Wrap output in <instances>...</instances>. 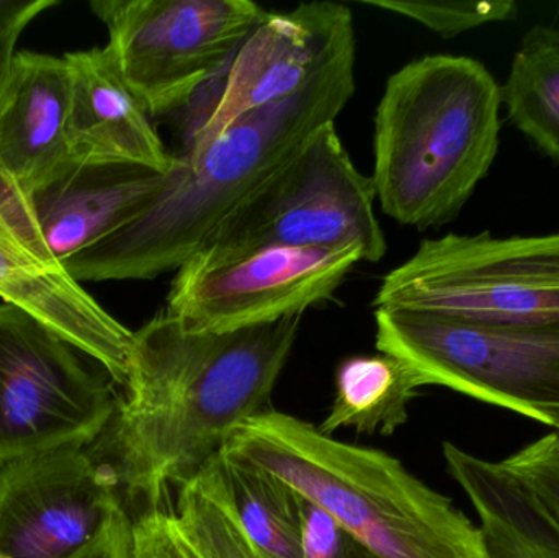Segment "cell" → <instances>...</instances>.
Segmentation results:
<instances>
[{"instance_id": "25", "label": "cell", "mask_w": 559, "mask_h": 558, "mask_svg": "<svg viewBox=\"0 0 559 558\" xmlns=\"http://www.w3.org/2000/svg\"><path fill=\"white\" fill-rule=\"evenodd\" d=\"M58 0H0V95L9 81L15 46L26 26Z\"/></svg>"}, {"instance_id": "10", "label": "cell", "mask_w": 559, "mask_h": 558, "mask_svg": "<svg viewBox=\"0 0 559 558\" xmlns=\"http://www.w3.org/2000/svg\"><path fill=\"white\" fill-rule=\"evenodd\" d=\"M360 249L267 248L177 269L164 311L190 333H231L302 317L334 297Z\"/></svg>"}, {"instance_id": "5", "label": "cell", "mask_w": 559, "mask_h": 558, "mask_svg": "<svg viewBox=\"0 0 559 558\" xmlns=\"http://www.w3.org/2000/svg\"><path fill=\"white\" fill-rule=\"evenodd\" d=\"M374 200L373 180L355 167L335 123H328L246 197L193 256L355 246L365 262H380L388 246Z\"/></svg>"}, {"instance_id": "27", "label": "cell", "mask_w": 559, "mask_h": 558, "mask_svg": "<svg viewBox=\"0 0 559 558\" xmlns=\"http://www.w3.org/2000/svg\"><path fill=\"white\" fill-rule=\"evenodd\" d=\"M537 422L551 426V428L558 429L559 432V406L542 408L540 412H538Z\"/></svg>"}, {"instance_id": "3", "label": "cell", "mask_w": 559, "mask_h": 558, "mask_svg": "<svg viewBox=\"0 0 559 558\" xmlns=\"http://www.w3.org/2000/svg\"><path fill=\"white\" fill-rule=\"evenodd\" d=\"M222 455L292 488L370 558H489L479 527L403 462L305 419L267 409L238 426Z\"/></svg>"}, {"instance_id": "22", "label": "cell", "mask_w": 559, "mask_h": 558, "mask_svg": "<svg viewBox=\"0 0 559 558\" xmlns=\"http://www.w3.org/2000/svg\"><path fill=\"white\" fill-rule=\"evenodd\" d=\"M365 5L388 10L423 23L443 38H455L468 29L488 23L508 22L519 13L518 3L511 0L496 2H411V0H367Z\"/></svg>"}, {"instance_id": "13", "label": "cell", "mask_w": 559, "mask_h": 558, "mask_svg": "<svg viewBox=\"0 0 559 558\" xmlns=\"http://www.w3.org/2000/svg\"><path fill=\"white\" fill-rule=\"evenodd\" d=\"M348 58H355V28L344 3L269 13L233 59L218 100L192 138L212 136L241 115L299 94Z\"/></svg>"}, {"instance_id": "1", "label": "cell", "mask_w": 559, "mask_h": 558, "mask_svg": "<svg viewBox=\"0 0 559 558\" xmlns=\"http://www.w3.org/2000/svg\"><path fill=\"white\" fill-rule=\"evenodd\" d=\"M301 317L231 333H190L159 311L133 333L127 395L91 452L120 494L159 507L267 412Z\"/></svg>"}, {"instance_id": "9", "label": "cell", "mask_w": 559, "mask_h": 558, "mask_svg": "<svg viewBox=\"0 0 559 558\" xmlns=\"http://www.w3.org/2000/svg\"><path fill=\"white\" fill-rule=\"evenodd\" d=\"M107 379L74 344L0 304V465L68 442L94 444L118 405Z\"/></svg>"}, {"instance_id": "14", "label": "cell", "mask_w": 559, "mask_h": 558, "mask_svg": "<svg viewBox=\"0 0 559 558\" xmlns=\"http://www.w3.org/2000/svg\"><path fill=\"white\" fill-rule=\"evenodd\" d=\"M64 59L71 75L66 138L72 159L169 173L174 156L121 78L110 49L69 52Z\"/></svg>"}, {"instance_id": "2", "label": "cell", "mask_w": 559, "mask_h": 558, "mask_svg": "<svg viewBox=\"0 0 559 558\" xmlns=\"http://www.w3.org/2000/svg\"><path fill=\"white\" fill-rule=\"evenodd\" d=\"M355 58L344 59L286 100L192 138L163 187L138 215L62 264L74 281H151L182 268L212 233L312 134L347 107Z\"/></svg>"}, {"instance_id": "23", "label": "cell", "mask_w": 559, "mask_h": 558, "mask_svg": "<svg viewBox=\"0 0 559 558\" xmlns=\"http://www.w3.org/2000/svg\"><path fill=\"white\" fill-rule=\"evenodd\" d=\"M502 464L518 475L559 521V432L532 442Z\"/></svg>"}, {"instance_id": "8", "label": "cell", "mask_w": 559, "mask_h": 558, "mask_svg": "<svg viewBox=\"0 0 559 558\" xmlns=\"http://www.w3.org/2000/svg\"><path fill=\"white\" fill-rule=\"evenodd\" d=\"M121 78L144 110L167 114L231 64L269 15L249 0H92Z\"/></svg>"}, {"instance_id": "6", "label": "cell", "mask_w": 559, "mask_h": 558, "mask_svg": "<svg viewBox=\"0 0 559 558\" xmlns=\"http://www.w3.org/2000/svg\"><path fill=\"white\" fill-rule=\"evenodd\" d=\"M374 308L432 311L486 324L559 327V233L424 239L384 275Z\"/></svg>"}, {"instance_id": "24", "label": "cell", "mask_w": 559, "mask_h": 558, "mask_svg": "<svg viewBox=\"0 0 559 558\" xmlns=\"http://www.w3.org/2000/svg\"><path fill=\"white\" fill-rule=\"evenodd\" d=\"M298 537L302 558H370L331 517L299 495Z\"/></svg>"}, {"instance_id": "16", "label": "cell", "mask_w": 559, "mask_h": 558, "mask_svg": "<svg viewBox=\"0 0 559 558\" xmlns=\"http://www.w3.org/2000/svg\"><path fill=\"white\" fill-rule=\"evenodd\" d=\"M0 298L74 344L124 387L133 331L111 317L64 268H48L0 229Z\"/></svg>"}, {"instance_id": "26", "label": "cell", "mask_w": 559, "mask_h": 558, "mask_svg": "<svg viewBox=\"0 0 559 558\" xmlns=\"http://www.w3.org/2000/svg\"><path fill=\"white\" fill-rule=\"evenodd\" d=\"M69 558H133V518L123 504L94 541Z\"/></svg>"}, {"instance_id": "15", "label": "cell", "mask_w": 559, "mask_h": 558, "mask_svg": "<svg viewBox=\"0 0 559 558\" xmlns=\"http://www.w3.org/2000/svg\"><path fill=\"white\" fill-rule=\"evenodd\" d=\"M71 75L64 58L16 52L0 95V180L28 193L74 159L66 138Z\"/></svg>"}, {"instance_id": "12", "label": "cell", "mask_w": 559, "mask_h": 558, "mask_svg": "<svg viewBox=\"0 0 559 558\" xmlns=\"http://www.w3.org/2000/svg\"><path fill=\"white\" fill-rule=\"evenodd\" d=\"M166 174L134 166L72 163L35 192L0 180V229L48 268H62L141 212Z\"/></svg>"}, {"instance_id": "11", "label": "cell", "mask_w": 559, "mask_h": 558, "mask_svg": "<svg viewBox=\"0 0 559 558\" xmlns=\"http://www.w3.org/2000/svg\"><path fill=\"white\" fill-rule=\"evenodd\" d=\"M121 501L91 446L68 442L0 465V558H69Z\"/></svg>"}, {"instance_id": "17", "label": "cell", "mask_w": 559, "mask_h": 558, "mask_svg": "<svg viewBox=\"0 0 559 558\" xmlns=\"http://www.w3.org/2000/svg\"><path fill=\"white\" fill-rule=\"evenodd\" d=\"M133 558H261L233 508L222 455L179 487L174 507L134 518Z\"/></svg>"}, {"instance_id": "20", "label": "cell", "mask_w": 559, "mask_h": 558, "mask_svg": "<svg viewBox=\"0 0 559 558\" xmlns=\"http://www.w3.org/2000/svg\"><path fill=\"white\" fill-rule=\"evenodd\" d=\"M501 100L519 131L559 164V28L537 25L525 33Z\"/></svg>"}, {"instance_id": "28", "label": "cell", "mask_w": 559, "mask_h": 558, "mask_svg": "<svg viewBox=\"0 0 559 558\" xmlns=\"http://www.w3.org/2000/svg\"><path fill=\"white\" fill-rule=\"evenodd\" d=\"M258 550H259V549H258ZM259 556H261V558H267V557H265V556H262V554H261V553H259Z\"/></svg>"}, {"instance_id": "7", "label": "cell", "mask_w": 559, "mask_h": 558, "mask_svg": "<svg viewBox=\"0 0 559 558\" xmlns=\"http://www.w3.org/2000/svg\"><path fill=\"white\" fill-rule=\"evenodd\" d=\"M377 349L423 387L455 390L537 419L559 406V327L486 324L432 311L374 308Z\"/></svg>"}, {"instance_id": "18", "label": "cell", "mask_w": 559, "mask_h": 558, "mask_svg": "<svg viewBox=\"0 0 559 558\" xmlns=\"http://www.w3.org/2000/svg\"><path fill=\"white\" fill-rule=\"evenodd\" d=\"M443 459L478 514L489 558H559V521L518 475L452 442Z\"/></svg>"}, {"instance_id": "4", "label": "cell", "mask_w": 559, "mask_h": 558, "mask_svg": "<svg viewBox=\"0 0 559 558\" xmlns=\"http://www.w3.org/2000/svg\"><path fill=\"white\" fill-rule=\"evenodd\" d=\"M501 85L468 56L429 55L394 72L374 114V193L404 226L445 225L499 151Z\"/></svg>"}, {"instance_id": "21", "label": "cell", "mask_w": 559, "mask_h": 558, "mask_svg": "<svg viewBox=\"0 0 559 558\" xmlns=\"http://www.w3.org/2000/svg\"><path fill=\"white\" fill-rule=\"evenodd\" d=\"M222 462L233 508L259 553L267 558H302L298 495L264 472L235 464L223 455Z\"/></svg>"}, {"instance_id": "19", "label": "cell", "mask_w": 559, "mask_h": 558, "mask_svg": "<svg viewBox=\"0 0 559 558\" xmlns=\"http://www.w3.org/2000/svg\"><path fill=\"white\" fill-rule=\"evenodd\" d=\"M423 383L401 360L386 354L345 359L335 373V396L319 431L342 429L390 436L409 418V405Z\"/></svg>"}]
</instances>
